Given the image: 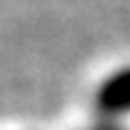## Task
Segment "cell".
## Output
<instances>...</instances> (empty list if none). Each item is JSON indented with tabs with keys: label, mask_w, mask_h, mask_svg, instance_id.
<instances>
[{
	"label": "cell",
	"mask_w": 130,
	"mask_h": 130,
	"mask_svg": "<svg viewBox=\"0 0 130 130\" xmlns=\"http://www.w3.org/2000/svg\"><path fill=\"white\" fill-rule=\"evenodd\" d=\"M100 120H120L130 115V65L113 70L105 80H100L93 95Z\"/></svg>",
	"instance_id": "cell-1"
},
{
	"label": "cell",
	"mask_w": 130,
	"mask_h": 130,
	"mask_svg": "<svg viewBox=\"0 0 130 130\" xmlns=\"http://www.w3.org/2000/svg\"><path fill=\"white\" fill-rule=\"evenodd\" d=\"M85 130H125L118 120H100V123H95V125H90V128Z\"/></svg>",
	"instance_id": "cell-2"
}]
</instances>
